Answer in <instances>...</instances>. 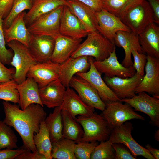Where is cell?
Wrapping results in <instances>:
<instances>
[{
    "mask_svg": "<svg viewBox=\"0 0 159 159\" xmlns=\"http://www.w3.org/2000/svg\"><path fill=\"white\" fill-rule=\"evenodd\" d=\"M93 64L101 74L110 77H118L121 78L131 77L135 73L132 66L127 68L119 62L116 53V47L107 58L102 61H93Z\"/></svg>",
    "mask_w": 159,
    "mask_h": 159,
    "instance_id": "cell-13",
    "label": "cell"
},
{
    "mask_svg": "<svg viewBox=\"0 0 159 159\" xmlns=\"http://www.w3.org/2000/svg\"><path fill=\"white\" fill-rule=\"evenodd\" d=\"M112 147L114 150L115 159H136L128 148L123 144L113 143Z\"/></svg>",
    "mask_w": 159,
    "mask_h": 159,
    "instance_id": "cell-41",
    "label": "cell"
},
{
    "mask_svg": "<svg viewBox=\"0 0 159 159\" xmlns=\"http://www.w3.org/2000/svg\"><path fill=\"white\" fill-rule=\"evenodd\" d=\"M114 44L115 46L122 47L124 50L125 57L121 64L125 67L128 68L133 65L131 58L132 50L135 49L140 53H143L138 35L131 32H117L115 37Z\"/></svg>",
    "mask_w": 159,
    "mask_h": 159,
    "instance_id": "cell-21",
    "label": "cell"
},
{
    "mask_svg": "<svg viewBox=\"0 0 159 159\" xmlns=\"http://www.w3.org/2000/svg\"><path fill=\"white\" fill-rule=\"evenodd\" d=\"M76 143L74 141L63 137L52 142V158L76 159L74 153Z\"/></svg>",
    "mask_w": 159,
    "mask_h": 159,
    "instance_id": "cell-31",
    "label": "cell"
},
{
    "mask_svg": "<svg viewBox=\"0 0 159 159\" xmlns=\"http://www.w3.org/2000/svg\"><path fill=\"white\" fill-rule=\"evenodd\" d=\"M17 138L10 127L0 120V150L17 149Z\"/></svg>",
    "mask_w": 159,
    "mask_h": 159,
    "instance_id": "cell-33",
    "label": "cell"
},
{
    "mask_svg": "<svg viewBox=\"0 0 159 159\" xmlns=\"http://www.w3.org/2000/svg\"><path fill=\"white\" fill-rule=\"evenodd\" d=\"M98 144V142L81 141L76 143L74 151L76 159H90L92 153Z\"/></svg>",
    "mask_w": 159,
    "mask_h": 159,
    "instance_id": "cell-38",
    "label": "cell"
},
{
    "mask_svg": "<svg viewBox=\"0 0 159 159\" xmlns=\"http://www.w3.org/2000/svg\"><path fill=\"white\" fill-rule=\"evenodd\" d=\"M14 0H0V16L3 19L9 13Z\"/></svg>",
    "mask_w": 159,
    "mask_h": 159,
    "instance_id": "cell-44",
    "label": "cell"
},
{
    "mask_svg": "<svg viewBox=\"0 0 159 159\" xmlns=\"http://www.w3.org/2000/svg\"><path fill=\"white\" fill-rule=\"evenodd\" d=\"M60 64L51 60L42 63H37L29 69L27 77L32 78L37 84L39 88L47 85L59 78Z\"/></svg>",
    "mask_w": 159,
    "mask_h": 159,
    "instance_id": "cell-16",
    "label": "cell"
},
{
    "mask_svg": "<svg viewBox=\"0 0 159 159\" xmlns=\"http://www.w3.org/2000/svg\"><path fill=\"white\" fill-rule=\"evenodd\" d=\"M15 159H46L45 157L37 150L32 152L27 149L24 152L17 156Z\"/></svg>",
    "mask_w": 159,
    "mask_h": 159,
    "instance_id": "cell-45",
    "label": "cell"
},
{
    "mask_svg": "<svg viewBox=\"0 0 159 159\" xmlns=\"http://www.w3.org/2000/svg\"><path fill=\"white\" fill-rule=\"evenodd\" d=\"M55 40L54 47L51 61L60 64L71 57L82 40V39H75L61 34Z\"/></svg>",
    "mask_w": 159,
    "mask_h": 159,
    "instance_id": "cell-23",
    "label": "cell"
},
{
    "mask_svg": "<svg viewBox=\"0 0 159 159\" xmlns=\"http://www.w3.org/2000/svg\"><path fill=\"white\" fill-rule=\"evenodd\" d=\"M68 7L78 19L88 33L97 30L98 22L91 9L77 0H67Z\"/></svg>",
    "mask_w": 159,
    "mask_h": 159,
    "instance_id": "cell-26",
    "label": "cell"
},
{
    "mask_svg": "<svg viewBox=\"0 0 159 159\" xmlns=\"http://www.w3.org/2000/svg\"><path fill=\"white\" fill-rule=\"evenodd\" d=\"M112 143L109 140L101 142L92 153L90 159H114V150Z\"/></svg>",
    "mask_w": 159,
    "mask_h": 159,
    "instance_id": "cell-37",
    "label": "cell"
},
{
    "mask_svg": "<svg viewBox=\"0 0 159 159\" xmlns=\"http://www.w3.org/2000/svg\"><path fill=\"white\" fill-rule=\"evenodd\" d=\"M139 0H102V8L120 18L127 7Z\"/></svg>",
    "mask_w": 159,
    "mask_h": 159,
    "instance_id": "cell-36",
    "label": "cell"
},
{
    "mask_svg": "<svg viewBox=\"0 0 159 159\" xmlns=\"http://www.w3.org/2000/svg\"><path fill=\"white\" fill-rule=\"evenodd\" d=\"M34 143L37 150L44 155L46 159H52V144L47 128L44 121L40 124L38 132L33 137Z\"/></svg>",
    "mask_w": 159,
    "mask_h": 159,
    "instance_id": "cell-32",
    "label": "cell"
},
{
    "mask_svg": "<svg viewBox=\"0 0 159 159\" xmlns=\"http://www.w3.org/2000/svg\"><path fill=\"white\" fill-rule=\"evenodd\" d=\"M59 107L67 112L74 119L77 115L89 117L95 111L94 108L85 103L69 87H66L63 102Z\"/></svg>",
    "mask_w": 159,
    "mask_h": 159,
    "instance_id": "cell-19",
    "label": "cell"
},
{
    "mask_svg": "<svg viewBox=\"0 0 159 159\" xmlns=\"http://www.w3.org/2000/svg\"><path fill=\"white\" fill-rule=\"evenodd\" d=\"M61 34L75 39H82L88 32L77 17L64 6L61 16L59 26Z\"/></svg>",
    "mask_w": 159,
    "mask_h": 159,
    "instance_id": "cell-18",
    "label": "cell"
},
{
    "mask_svg": "<svg viewBox=\"0 0 159 159\" xmlns=\"http://www.w3.org/2000/svg\"><path fill=\"white\" fill-rule=\"evenodd\" d=\"M87 36L71 57L86 56L94 57L96 61H102L109 57L115 47L97 30L88 33Z\"/></svg>",
    "mask_w": 159,
    "mask_h": 159,
    "instance_id": "cell-3",
    "label": "cell"
},
{
    "mask_svg": "<svg viewBox=\"0 0 159 159\" xmlns=\"http://www.w3.org/2000/svg\"><path fill=\"white\" fill-rule=\"evenodd\" d=\"M26 13V11H23L19 14L8 28L3 29L6 43L11 41L16 40L28 47L32 34L24 21V18Z\"/></svg>",
    "mask_w": 159,
    "mask_h": 159,
    "instance_id": "cell-25",
    "label": "cell"
},
{
    "mask_svg": "<svg viewBox=\"0 0 159 159\" xmlns=\"http://www.w3.org/2000/svg\"><path fill=\"white\" fill-rule=\"evenodd\" d=\"M61 110L59 107H55L53 112L50 113L44 120L52 143L57 141L63 138Z\"/></svg>",
    "mask_w": 159,
    "mask_h": 159,
    "instance_id": "cell-30",
    "label": "cell"
},
{
    "mask_svg": "<svg viewBox=\"0 0 159 159\" xmlns=\"http://www.w3.org/2000/svg\"><path fill=\"white\" fill-rule=\"evenodd\" d=\"M63 138L78 143L81 141L84 132L81 125L67 111L62 110Z\"/></svg>",
    "mask_w": 159,
    "mask_h": 159,
    "instance_id": "cell-29",
    "label": "cell"
},
{
    "mask_svg": "<svg viewBox=\"0 0 159 159\" xmlns=\"http://www.w3.org/2000/svg\"><path fill=\"white\" fill-rule=\"evenodd\" d=\"M66 88L58 78L39 88V95L43 105L49 108L59 107L63 102Z\"/></svg>",
    "mask_w": 159,
    "mask_h": 159,
    "instance_id": "cell-22",
    "label": "cell"
},
{
    "mask_svg": "<svg viewBox=\"0 0 159 159\" xmlns=\"http://www.w3.org/2000/svg\"><path fill=\"white\" fill-rule=\"evenodd\" d=\"M69 87L74 89L82 100L88 105L102 111L106 104L100 98L97 92L88 81L78 76L71 79Z\"/></svg>",
    "mask_w": 159,
    "mask_h": 159,
    "instance_id": "cell-14",
    "label": "cell"
},
{
    "mask_svg": "<svg viewBox=\"0 0 159 159\" xmlns=\"http://www.w3.org/2000/svg\"><path fill=\"white\" fill-rule=\"evenodd\" d=\"M155 139L158 142L159 141V130L158 129L155 132L154 135Z\"/></svg>",
    "mask_w": 159,
    "mask_h": 159,
    "instance_id": "cell-49",
    "label": "cell"
},
{
    "mask_svg": "<svg viewBox=\"0 0 159 159\" xmlns=\"http://www.w3.org/2000/svg\"><path fill=\"white\" fill-rule=\"evenodd\" d=\"M145 74L136 88L137 94L145 92L159 98V58L147 55Z\"/></svg>",
    "mask_w": 159,
    "mask_h": 159,
    "instance_id": "cell-10",
    "label": "cell"
},
{
    "mask_svg": "<svg viewBox=\"0 0 159 159\" xmlns=\"http://www.w3.org/2000/svg\"><path fill=\"white\" fill-rule=\"evenodd\" d=\"M131 98L121 99L120 101L127 103L134 110L148 115L155 126L159 127V98L151 97L145 92L138 93Z\"/></svg>",
    "mask_w": 159,
    "mask_h": 159,
    "instance_id": "cell-9",
    "label": "cell"
},
{
    "mask_svg": "<svg viewBox=\"0 0 159 159\" xmlns=\"http://www.w3.org/2000/svg\"><path fill=\"white\" fill-rule=\"evenodd\" d=\"M55 43V39L52 37L32 34L28 47L36 61L42 63L51 60Z\"/></svg>",
    "mask_w": 159,
    "mask_h": 159,
    "instance_id": "cell-17",
    "label": "cell"
},
{
    "mask_svg": "<svg viewBox=\"0 0 159 159\" xmlns=\"http://www.w3.org/2000/svg\"><path fill=\"white\" fill-rule=\"evenodd\" d=\"M90 7L95 12L102 9V0H77Z\"/></svg>",
    "mask_w": 159,
    "mask_h": 159,
    "instance_id": "cell-46",
    "label": "cell"
},
{
    "mask_svg": "<svg viewBox=\"0 0 159 159\" xmlns=\"http://www.w3.org/2000/svg\"><path fill=\"white\" fill-rule=\"evenodd\" d=\"M132 129V124L126 122L111 130L109 140L112 143H120L124 145L136 159L137 156H140L147 159H155L145 148L140 145L133 138L131 135Z\"/></svg>",
    "mask_w": 159,
    "mask_h": 159,
    "instance_id": "cell-8",
    "label": "cell"
},
{
    "mask_svg": "<svg viewBox=\"0 0 159 159\" xmlns=\"http://www.w3.org/2000/svg\"><path fill=\"white\" fill-rule=\"evenodd\" d=\"M64 7L60 6L35 20L27 27L31 34L49 36L54 39L60 35V19Z\"/></svg>",
    "mask_w": 159,
    "mask_h": 159,
    "instance_id": "cell-6",
    "label": "cell"
},
{
    "mask_svg": "<svg viewBox=\"0 0 159 159\" xmlns=\"http://www.w3.org/2000/svg\"><path fill=\"white\" fill-rule=\"evenodd\" d=\"M27 149L24 147L16 149H6L0 150V159H14L18 155L26 151Z\"/></svg>",
    "mask_w": 159,
    "mask_h": 159,
    "instance_id": "cell-42",
    "label": "cell"
},
{
    "mask_svg": "<svg viewBox=\"0 0 159 159\" xmlns=\"http://www.w3.org/2000/svg\"><path fill=\"white\" fill-rule=\"evenodd\" d=\"M120 18L131 32L137 35L153 22V12L146 0H139L130 6Z\"/></svg>",
    "mask_w": 159,
    "mask_h": 159,
    "instance_id": "cell-2",
    "label": "cell"
},
{
    "mask_svg": "<svg viewBox=\"0 0 159 159\" xmlns=\"http://www.w3.org/2000/svg\"><path fill=\"white\" fill-rule=\"evenodd\" d=\"M3 105L5 114L3 122L18 132L24 147L31 152L37 151L33 137L39 132L41 123L46 117L43 107L38 104H32L22 110L16 104L4 101Z\"/></svg>",
    "mask_w": 159,
    "mask_h": 159,
    "instance_id": "cell-1",
    "label": "cell"
},
{
    "mask_svg": "<svg viewBox=\"0 0 159 159\" xmlns=\"http://www.w3.org/2000/svg\"><path fill=\"white\" fill-rule=\"evenodd\" d=\"M132 54L134 59L132 66L136 71V73L143 76L147 61V55L143 53H140L135 49L132 50Z\"/></svg>",
    "mask_w": 159,
    "mask_h": 159,
    "instance_id": "cell-40",
    "label": "cell"
},
{
    "mask_svg": "<svg viewBox=\"0 0 159 159\" xmlns=\"http://www.w3.org/2000/svg\"><path fill=\"white\" fill-rule=\"evenodd\" d=\"M15 72L14 68H8L0 61V83L13 79Z\"/></svg>",
    "mask_w": 159,
    "mask_h": 159,
    "instance_id": "cell-43",
    "label": "cell"
},
{
    "mask_svg": "<svg viewBox=\"0 0 159 159\" xmlns=\"http://www.w3.org/2000/svg\"><path fill=\"white\" fill-rule=\"evenodd\" d=\"M145 148L153 156L155 159H159V150L158 149L153 148L150 145L148 144L146 145Z\"/></svg>",
    "mask_w": 159,
    "mask_h": 159,
    "instance_id": "cell-48",
    "label": "cell"
},
{
    "mask_svg": "<svg viewBox=\"0 0 159 159\" xmlns=\"http://www.w3.org/2000/svg\"><path fill=\"white\" fill-rule=\"evenodd\" d=\"M3 19L0 16V61L4 64L10 65L14 55L11 49H7L4 33Z\"/></svg>",
    "mask_w": 159,
    "mask_h": 159,
    "instance_id": "cell-39",
    "label": "cell"
},
{
    "mask_svg": "<svg viewBox=\"0 0 159 159\" xmlns=\"http://www.w3.org/2000/svg\"><path fill=\"white\" fill-rule=\"evenodd\" d=\"M18 84L13 79L0 83V99L18 103L19 95L17 89Z\"/></svg>",
    "mask_w": 159,
    "mask_h": 159,
    "instance_id": "cell-34",
    "label": "cell"
},
{
    "mask_svg": "<svg viewBox=\"0 0 159 159\" xmlns=\"http://www.w3.org/2000/svg\"><path fill=\"white\" fill-rule=\"evenodd\" d=\"M61 6H68L67 0H33L31 8L24 16L26 25L28 27L40 16Z\"/></svg>",
    "mask_w": 159,
    "mask_h": 159,
    "instance_id": "cell-28",
    "label": "cell"
},
{
    "mask_svg": "<svg viewBox=\"0 0 159 159\" xmlns=\"http://www.w3.org/2000/svg\"><path fill=\"white\" fill-rule=\"evenodd\" d=\"M75 120L83 129L81 141L101 142L109 139L111 130L101 114L94 112L89 117L78 115Z\"/></svg>",
    "mask_w": 159,
    "mask_h": 159,
    "instance_id": "cell-4",
    "label": "cell"
},
{
    "mask_svg": "<svg viewBox=\"0 0 159 159\" xmlns=\"http://www.w3.org/2000/svg\"><path fill=\"white\" fill-rule=\"evenodd\" d=\"M95 13L98 24L97 30L113 44L117 32L123 31L131 32L120 18L104 9L102 8L100 11Z\"/></svg>",
    "mask_w": 159,
    "mask_h": 159,
    "instance_id": "cell-11",
    "label": "cell"
},
{
    "mask_svg": "<svg viewBox=\"0 0 159 159\" xmlns=\"http://www.w3.org/2000/svg\"><path fill=\"white\" fill-rule=\"evenodd\" d=\"M149 3L153 15V22L159 24V0H146Z\"/></svg>",
    "mask_w": 159,
    "mask_h": 159,
    "instance_id": "cell-47",
    "label": "cell"
},
{
    "mask_svg": "<svg viewBox=\"0 0 159 159\" xmlns=\"http://www.w3.org/2000/svg\"><path fill=\"white\" fill-rule=\"evenodd\" d=\"M38 85L32 78L27 77L17 86L19 95L18 104L22 110L32 104H38L43 107L39 93Z\"/></svg>",
    "mask_w": 159,
    "mask_h": 159,
    "instance_id": "cell-27",
    "label": "cell"
},
{
    "mask_svg": "<svg viewBox=\"0 0 159 159\" xmlns=\"http://www.w3.org/2000/svg\"><path fill=\"white\" fill-rule=\"evenodd\" d=\"M33 0H14L11 9L7 16L3 20V29L8 28L15 18L26 10L32 7Z\"/></svg>",
    "mask_w": 159,
    "mask_h": 159,
    "instance_id": "cell-35",
    "label": "cell"
},
{
    "mask_svg": "<svg viewBox=\"0 0 159 159\" xmlns=\"http://www.w3.org/2000/svg\"><path fill=\"white\" fill-rule=\"evenodd\" d=\"M90 66L89 57H70L60 64L59 78L66 88L69 87L71 79L75 74L78 72H87L89 70Z\"/></svg>",
    "mask_w": 159,
    "mask_h": 159,
    "instance_id": "cell-20",
    "label": "cell"
},
{
    "mask_svg": "<svg viewBox=\"0 0 159 159\" xmlns=\"http://www.w3.org/2000/svg\"><path fill=\"white\" fill-rule=\"evenodd\" d=\"M90 63L89 70L85 72H78L76 74L89 82L96 90L103 102L108 103L120 101L119 99L106 84L94 64L93 57H89Z\"/></svg>",
    "mask_w": 159,
    "mask_h": 159,
    "instance_id": "cell-12",
    "label": "cell"
},
{
    "mask_svg": "<svg viewBox=\"0 0 159 159\" xmlns=\"http://www.w3.org/2000/svg\"><path fill=\"white\" fill-rule=\"evenodd\" d=\"M143 52L147 55L159 58V27L154 22L138 35Z\"/></svg>",
    "mask_w": 159,
    "mask_h": 159,
    "instance_id": "cell-24",
    "label": "cell"
},
{
    "mask_svg": "<svg viewBox=\"0 0 159 159\" xmlns=\"http://www.w3.org/2000/svg\"><path fill=\"white\" fill-rule=\"evenodd\" d=\"M143 76L135 74L126 78L112 77L104 76L103 80L109 87L120 100L131 98L135 96L136 87L143 78Z\"/></svg>",
    "mask_w": 159,
    "mask_h": 159,
    "instance_id": "cell-15",
    "label": "cell"
},
{
    "mask_svg": "<svg viewBox=\"0 0 159 159\" xmlns=\"http://www.w3.org/2000/svg\"><path fill=\"white\" fill-rule=\"evenodd\" d=\"M105 109L101 114L107 121L111 130L132 119L145 120L144 117L135 112L128 104L121 101L106 103Z\"/></svg>",
    "mask_w": 159,
    "mask_h": 159,
    "instance_id": "cell-7",
    "label": "cell"
},
{
    "mask_svg": "<svg viewBox=\"0 0 159 159\" xmlns=\"http://www.w3.org/2000/svg\"><path fill=\"white\" fill-rule=\"evenodd\" d=\"M13 51L14 55L10 64L14 67L13 77L18 84L26 80L30 68L37 62L30 53L28 47L20 42L13 40L6 43Z\"/></svg>",
    "mask_w": 159,
    "mask_h": 159,
    "instance_id": "cell-5",
    "label": "cell"
}]
</instances>
